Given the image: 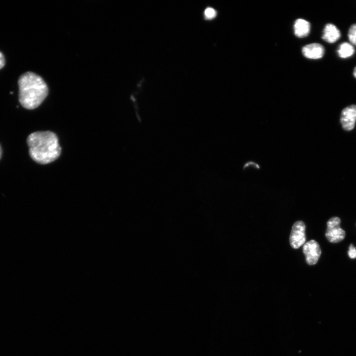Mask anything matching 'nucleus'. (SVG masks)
<instances>
[{
  "label": "nucleus",
  "instance_id": "obj_7",
  "mask_svg": "<svg viewBox=\"0 0 356 356\" xmlns=\"http://www.w3.org/2000/svg\"><path fill=\"white\" fill-rule=\"evenodd\" d=\"M324 47L318 43H312L307 44L302 48V53L306 57L317 59L323 57L324 54Z\"/></svg>",
  "mask_w": 356,
  "mask_h": 356
},
{
  "label": "nucleus",
  "instance_id": "obj_17",
  "mask_svg": "<svg viewBox=\"0 0 356 356\" xmlns=\"http://www.w3.org/2000/svg\"><path fill=\"white\" fill-rule=\"evenodd\" d=\"M1 155H2V149H1V146L0 145V159L1 157Z\"/></svg>",
  "mask_w": 356,
  "mask_h": 356
},
{
  "label": "nucleus",
  "instance_id": "obj_8",
  "mask_svg": "<svg viewBox=\"0 0 356 356\" xmlns=\"http://www.w3.org/2000/svg\"><path fill=\"white\" fill-rule=\"evenodd\" d=\"M341 37V33L337 27L333 24H327L324 28L322 38L329 43H334Z\"/></svg>",
  "mask_w": 356,
  "mask_h": 356
},
{
  "label": "nucleus",
  "instance_id": "obj_11",
  "mask_svg": "<svg viewBox=\"0 0 356 356\" xmlns=\"http://www.w3.org/2000/svg\"><path fill=\"white\" fill-rule=\"evenodd\" d=\"M348 38L350 42L356 45V24H353L348 32Z\"/></svg>",
  "mask_w": 356,
  "mask_h": 356
},
{
  "label": "nucleus",
  "instance_id": "obj_14",
  "mask_svg": "<svg viewBox=\"0 0 356 356\" xmlns=\"http://www.w3.org/2000/svg\"><path fill=\"white\" fill-rule=\"evenodd\" d=\"M249 166L255 168L257 169H260V166L258 164L254 162H252V161L248 162L246 163H245L244 165L243 168H244V169H245L246 168L249 167Z\"/></svg>",
  "mask_w": 356,
  "mask_h": 356
},
{
  "label": "nucleus",
  "instance_id": "obj_4",
  "mask_svg": "<svg viewBox=\"0 0 356 356\" xmlns=\"http://www.w3.org/2000/svg\"><path fill=\"white\" fill-rule=\"evenodd\" d=\"M306 226L301 221L296 222L292 226L290 235V244L294 249H298L303 245L306 241Z\"/></svg>",
  "mask_w": 356,
  "mask_h": 356
},
{
  "label": "nucleus",
  "instance_id": "obj_5",
  "mask_svg": "<svg viewBox=\"0 0 356 356\" xmlns=\"http://www.w3.org/2000/svg\"><path fill=\"white\" fill-rule=\"evenodd\" d=\"M303 251L308 265H314L317 263L321 255V250L316 241L311 240L306 242L304 245Z\"/></svg>",
  "mask_w": 356,
  "mask_h": 356
},
{
  "label": "nucleus",
  "instance_id": "obj_12",
  "mask_svg": "<svg viewBox=\"0 0 356 356\" xmlns=\"http://www.w3.org/2000/svg\"><path fill=\"white\" fill-rule=\"evenodd\" d=\"M204 15L206 19H212L216 17L217 12L214 8L208 7L204 11Z\"/></svg>",
  "mask_w": 356,
  "mask_h": 356
},
{
  "label": "nucleus",
  "instance_id": "obj_2",
  "mask_svg": "<svg viewBox=\"0 0 356 356\" xmlns=\"http://www.w3.org/2000/svg\"><path fill=\"white\" fill-rule=\"evenodd\" d=\"M19 100L25 108L34 109L43 102L48 92L47 86L43 78L34 73L27 72L18 80Z\"/></svg>",
  "mask_w": 356,
  "mask_h": 356
},
{
  "label": "nucleus",
  "instance_id": "obj_6",
  "mask_svg": "<svg viewBox=\"0 0 356 356\" xmlns=\"http://www.w3.org/2000/svg\"><path fill=\"white\" fill-rule=\"evenodd\" d=\"M340 121L345 130H353L356 121V105H351L345 108L342 111Z\"/></svg>",
  "mask_w": 356,
  "mask_h": 356
},
{
  "label": "nucleus",
  "instance_id": "obj_3",
  "mask_svg": "<svg viewBox=\"0 0 356 356\" xmlns=\"http://www.w3.org/2000/svg\"><path fill=\"white\" fill-rule=\"evenodd\" d=\"M341 220L338 217H333L327 222L325 236L331 243H338L345 237V231L340 227Z\"/></svg>",
  "mask_w": 356,
  "mask_h": 356
},
{
  "label": "nucleus",
  "instance_id": "obj_13",
  "mask_svg": "<svg viewBox=\"0 0 356 356\" xmlns=\"http://www.w3.org/2000/svg\"><path fill=\"white\" fill-rule=\"evenodd\" d=\"M348 255L351 259L356 258V248L353 244H351L349 247Z\"/></svg>",
  "mask_w": 356,
  "mask_h": 356
},
{
  "label": "nucleus",
  "instance_id": "obj_15",
  "mask_svg": "<svg viewBox=\"0 0 356 356\" xmlns=\"http://www.w3.org/2000/svg\"><path fill=\"white\" fill-rule=\"evenodd\" d=\"M5 65V59L3 54L0 51V69Z\"/></svg>",
  "mask_w": 356,
  "mask_h": 356
},
{
  "label": "nucleus",
  "instance_id": "obj_10",
  "mask_svg": "<svg viewBox=\"0 0 356 356\" xmlns=\"http://www.w3.org/2000/svg\"><path fill=\"white\" fill-rule=\"evenodd\" d=\"M355 53L354 46L347 42L342 43L339 46L337 53L342 58H347L352 56Z\"/></svg>",
  "mask_w": 356,
  "mask_h": 356
},
{
  "label": "nucleus",
  "instance_id": "obj_1",
  "mask_svg": "<svg viewBox=\"0 0 356 356\" xmlns=\"http://www.w3.org/2000/svg\"><path fill=\"white\" fill-rule=\"evenodd\" d=\"M27 142L30 157L40 164H46L55 161L61 152L57 135L50 131L33 133L28 136Z\"/></svg>",
  "mask_w": 356,
  "mask_h": 356
},
{
  "label": "nucleus",
  "instance_id": "obj_9",
  "mask_svg": "<svg viewBox=\"0 0 356 356\" xmlns=\"http://www.w3.org/2000/svg\"><path fill=\"white\" fill-rule=\"evenodd\" d=\"M310 23L303 19H298L294 25V33L299 38L307 36L310 31Z\"/></svg>",
  "mask_w": 356,
  "mask_h": 356
},
{
  "label": "nucleus",
  "instance_id": "obj_16",
  "mask_svg": "<svg viewBox=\"0 0 356 356\" xmlns=\"http://www.w3.org/2000/svg\"><path fill=\"white\" fill-rule=\"evenodd\" d=\"M353 74L354 77L356 78V66L354 68V71H353Z\"/></svg>",
  "mask_w": 356,
  "mask_h": 356
}]
</instances>
